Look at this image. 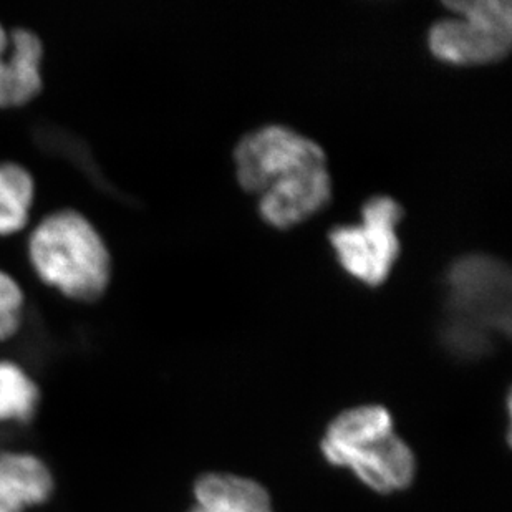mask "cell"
I'll use <instances>...</instances> for the list:
<instances>
[{
	"label": "cell",
	"instance_id": "cell-3",
	"mask_svg": "<svg viewBox=\"0 0 512 512\" xmlns=\"http://www.w3.org/2000/svg\"><path fill=\"white\" fill-rule=\"evenodd\" d=\"M29 259L40 281L78 302L102 299L112 281V256L102 234L73 209L55 211L37 224Z\"/></svg>",
	"mask_w": 512,
	"mask_h": 512
},
{
	"label": "cell",
	"instance_id": "cell-13",
	"mask_svg": "<svg viewBox=\"0 0 512 512\" xmlns=\"http://www.w3.org/2000/svg\"><path fill=\"white\" fill-rule=\"evenodd\" d=\"M24 290L14 277L0 271V340L19 332L24 312Z\"/></svg>",
	"mask_w": 512,
	"mask_h": 512
},
{
	"label": "cell",
	"instance_id": "cell-4",
	"mask_svg": "<svg viewBox=\"0 0 512 512\" xmlns=\"http://www.w3.org/2000/svg\"><path fill=\"white\" fill-rule=\"evenodd\" d=\"M443 5L451 15L431 25L428 47L433 57L456 67H474L499 62L509 54V0H455Z\"/></svg>",
	"mask_w": 512,
	"mask_h": 512
},
{
	"label": "cell",
	"instance_id": "cell-6",
	"mask_svg": "<svg viewBox=\"0 0 512 512\" xmlns=\"http://www.w3.org/2000/svg\"><path fill=\"white\" fill-rule=\"evenodd\" d=\"M234 165L242 189L259 196L279 179L327 165V155L322 146L289 126L266 125L237 143Z\"/></svg>",
	"mask_w": 512,
	"mask_h": 512
},
{
	"label": "cell",
	"instance_id": "cell-12",
	"mask_svg": "<svg viewBox=\"0 0 512 512\" xmlns=\"http://www.w3.org/2000/svg\"><path fill=\"white\" fill-rule=\"evenodd\" d=\"M39 403V388L15 363L0 362V421H29Z\"/></svg>",
	"mask_w": 512,
	"mask_h": 512
},
{
	"label": "cell",
	"instance_id": "cell-10",
	"mask_svg": "<svg viewBox=\"0 0 512 512\" xmlns=\"http://www.w3.org/2000/svg\"><path fill=\"white\" fill-rule=\"evenodd\" d=\"M188 512H274L271 496L254 479L234 474H204L194 484Z\"/></svg>",
	"mask_w": 512,
	"mask_h": 512
},
{
	"label": "cell",
	"instance_id": "cell-2",
	"mask_svg": "<svg viewBox=\"0 0 512 512\" xmlns=\"http://www.w3.org/2000/svg\"><path fill=\"white\" fill-rule=\"evenodd\" d=\"M320 451L327 463L350 469L375 493L405 491L416 476L413 451L395 433L392 413L380 405L340 413L325 431Z\"/></svg>",
	"mask_w": 512,
	"mask_h": 512
},
{
	"label": "cell",
	"instance_id": "cell-9",
	"mask_svg": "<svg viewBox=\"0 0 512 512\" xmlns=\"http://www.w3.org/2000/svg\"><path fill=\"white\" fill-rule=\"evenodd\" d=\"M52 491L54 478L37 456L0 455V512H24L45 503Z\"/></svg>",
	"mask_w": 512,
	"mask_h": 512
},
{
	"label": "cell",
	"instance_id": "cell-5",
	"mask_svg": "<svg viewBox=\"0 0 512 512\" xmlns=\"http://www.w3.org/2000/svg\"><path fill=\"white\" fill-rule=\"evenodd\" d=\"M401 218L403 208L395 199L375 196L363 204L360 223L332 229L330 246L343 271L368 287L387 281L401 252Z\"/></svg>",
	"mask_w": 512,
	"mask_h": 512
},
{
	"label": "cell",
	"instance_id": "cell-7",
	"mask_svg": "<svg viewBox=\"0 0 512 512\" xmlns=\"http://www.w3.org/2000/svg\"><path fill=\"white\" fill-rule=\"evenodd\" d=\"M332 198V178L327 165L314 166L279 179L259 194L257 211L264 223L276 229L294 228L319 213Z\"/></svg>",
	"mask_w": 512,
	"mask_h": 512
},
{
	"label": "cell",
	"instance_id": "cell-8",
	"mask_svg": "<svg viewBox=\"0 0 512 512\" xmlns=\"http://www.w3.org/2000/svg\"><path fill=\"white\" fill-rule=\"evenodd\" d=\"M44 44L29 29L7 32L0 24V108L24 107L39 97Z\"/></svg>",
	"mask_w": 512,
	"mask_h": 512
},
{
	"label": "cell",
	"instance_id": "cell-1",
	"mask_svg": "<svg viewBox=\"0 0 512 512\" xmlns=\"http://www.w3.org/2000/svg\"><path fill=\"white\" fill-rule=\"evenodd\" d=\"M511 334V271L486 254L459 257L446 272L443 343L459 358L488 353L494 337Z\"/></svg>",
	"mask_w": 512,
	"mask_h": 512
},
{
	"label": "cell",
	"instance_id": "cell-11",
	"mask_svg": "<svg viewBox=\"0 0 512 512\" xmlns=\"http://www.w3.org/2000/svg\"><path fill=\"white\" fill-rule=\"evenodd\" d=\"M34 199L30 171L19 163H0V237L17 234L27 226Z\"/></svg>",
	"mask_w": 512,
	"mask_h": 512
}]
</instances>
